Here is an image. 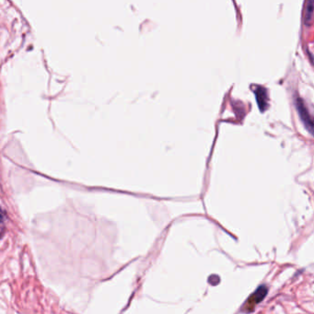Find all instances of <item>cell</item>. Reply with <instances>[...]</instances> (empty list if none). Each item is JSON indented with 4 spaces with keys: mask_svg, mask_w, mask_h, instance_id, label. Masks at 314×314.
<instances>
[{
    "mask_svg": "<svg viewBox=\"0 0 314 314\" xmlns=\"http://www.w3.org/2000/svg\"><path fill=\"white\" fill-rule=\"evenodd\" d=\"M297 106H298L299 114H300V116H301L302 121H303L304 123L306 124V126L309 127L310 131L312 132V131H313V126H314V124H313V120H312V117H310L309 112H308V110L306 109V107L304 106L303 102L301 101V99H299V100H298Z\"/></svg>",
    "mask_w": 314,
    "mask_h": 314,
    "instance_id": "obj_2",
    "label": "cell"
},
{
    "mask_svg": "<svg viewBox=\"0 0 314 314\" xmlns=\"http://www.w3.org/2000/svg\"><path fill=\"white\" fill-rule=\"evenodd\" d=\"M313 7H314V4H313V1H310L309 2V6L307 7V10H309V12L306 13V17H307V21H310L311 18H312V14H313Z\"/></svg>",
    "mask_w": 314,
    "mask_h": 314,
    "instance_id": "obj_4",
    "label": "cell"
},
{
    "mask_svg": "<svg viewBox=\"0 0 314 314\" xmlns=\"http://www.w3.org/2000/svg\"><path fill=\"white\" fill-rule=\"evenodd\" d=\"M267 287L266 286H261V287L253 294L251 297L247 300L244 304V310L246 312L250 313L253 312L254 307L264 300V298L267 296Z\"/></svg>",
    "mask_w": 314,
    "mask_h": 314,
    "instance_id": "obj_1",
    "label": "cell"
},
{
    "mask_svg": "<svg viewBox=\"0 0 314 314\" xmlns=\"http://www.w3.org/2000/svg\"><path fill=\"white\" fill-rule=\"evenodd\" d=\"M5 221H6V215H5V212L3 211V210L0 208V239L4 236L5 232H6Z\"/></svg>",
    "mask_w": 314,
    "mask_h": 314,
    "instance_id": "obj_3",
    "label": "cell"
}]
</instances>
